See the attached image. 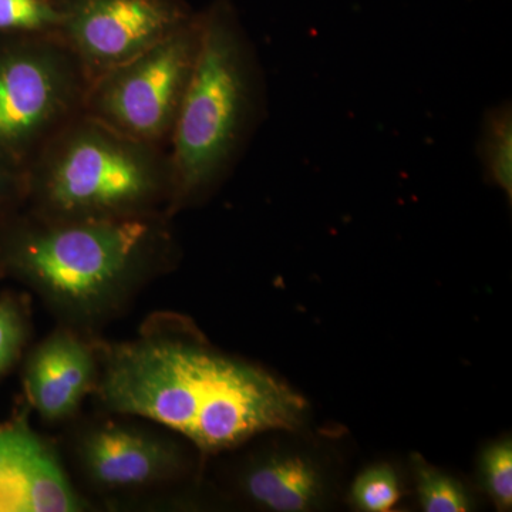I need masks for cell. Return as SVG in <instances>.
Segmentation results:
<instances>
[{"mask_svg": "<svg viewBox=\"0 0 512 512\" xmlns=\"http://www.w3.org/2000/svg\"><path fill=\"white\" fill-rule=\"evenodd\" d=\"M97 350L93 394L106 412L153 421L202 453L298 429L305 417V400L265 370L156 326Z\"/></svg>", "mask_w": 512, "mask_h": 512, "instance_id": "1", "label": "cell"}, {"mask_svg": "<svg viewBox=\"0 0 512 512\" xmlns=\"http://www.w3.org/2000/svg\"><path fill=\"white\" fill-rule=\"evenodd\" d=\"M170 220H55L22 208L0 221V276L35 293L60 326L87 336L173 265Z\"/></svg>", "mask_w": 512, "mask_h": 512, "instance_id": "2", "label": "cell"}, {"mask_svg": "<svg viewBox=\"0 0 512 512\" xmlns=\"http://www.w3.org/2000/svg\"><path fill=\"white\" fill-rule=\"evenodd\" d=\"M200 19V49L167 147L171 217L220 190L268 116L264 69L234 5L215 0Z\"/></svg>", "mask_w": 512, "mask_h": 512, "instance_id": "3", "label": "cell"}, {"mask_svg": "<svg viewBox=\"0 0 512 512\" xmlns=\"http://www.w3.org/2000/svg\"><path fill=\"white\" fill-rule=\"evenodd\" d=\"M167 148L80 114L26 170V210L55 220L170 215ZM173 218V217H171Z\"/></svg>", "mask_w": 512, "mask_h": 512, "instance_id": "4", "label": "cell"}, {"mask_svg": "<svg viewBox=\"0 0 512 512\" xmlns=\"http://www.w3.org/2000/svg\"><path fill=\"white\" fill-rule=\"evenodd\" d=\"M90 79L56 33L0 35V160L28 170L84 113Z\"/></svg>", "mask_w": 512, "mask_h": 512, "instance_id": "5", "label": "cell"}, {"mask_svg": "<svg viewBox=\"0 0 512 512\" xmlns=\"http://www.w3.org/2000/svg\"><path fill=\"white\" fill-rule=\"evenodd\" d=\"M200 12L90 83L84 114L124 136L168 147L200 49Z\"/></svg>", "mask_w": 512, "mask_h": 512, "instance_id": "6", "label": "cell"}, {"mask_svg": "<svg viewBox=\"0 0 512 512\" xmlns=\"http://www.w3.org/2000/svg\"><path fill=\"white\" fill-rule=\"evenodd\" d=\"M56 35L90 83L183 28L197 12L185 0H56Z\"/></svg>", "mask_w": 512, "mask_h": 512, "instance_id": "7", "label": "cell"}, {"mask_svg": "<svg viewBox=\"0 0 512 512\" xmlns=\"http://www.w3.org/2000/svg\"><path fill=\"white\" fill-rule=\"evenodd\" d=\"M74 457L84 478L103 493L148 490L174 480L184 468L175 441L114 420L84 427L74 440Z\"/></svg>", "mask_w": 512, "mask_h": 512, "instance_id": "8", "label": "cell"}, {"mask_svg": "<svg viewBox=\"0 0 512 512\" xmlns=\"http://www.w3.org/2000/svg\"><path fill=\"white\" fill-rule=\"evenodd\" d=\"M86 503L46 440L23 420L0 424V512H76Z\"/></svg>", "mask_w": 512, "mask_h": 512, "instance_id": "9", "label": "cell"}, {"mask_svg": "<svg viewBox=\"0 0 512 512\" xmlns=\"http://www.w3.org/2000/svg\"><path fill=\"white\" fill-rule=\"evenodd\" d=\"M99 350L83 333L60 326L26 359L23 387L43 420L60 423L79 412L99 379Z\"/></svg>", "mask_w": 512, "mask_h": 512, "instance_id": "10", "label": "cell"}, {"mask_svg": "<svg viewBox=\"0 0 512 512\" xmlns=\"http://www.w3.org/2000/svg\"><path fill=\"white\" fill-rule=\"evenodd\" d=\"M242 488L249 500L276 512H303L322 503L325 480L318 464L299 453H274L247 468Z\"/></svg>", "mask_w": 512, "mask_h": 512, "instance_id": "11", "label": "cell"}, {"mask_svg": "<svg viewBox=\"0 0 512 512\" xmlns=\"http://www.w3.org/2000/svg\"><path fill=\"white\" fill-rule=\"evenodd\" d=\"M477 156L488 184L512 200V104L504 100L485 110Z\"/></svg>", "mask_w": 512, "mask_h": 512, "instance_id": "12", "label": "cell"}, {"mask_svg": "<svg viewBox=\"0 0 512 512\" xmlns=\"http://www.w3.org/2000/svg\"><path fill=\"white\" fill-rule=\"evenodd\" d=\"M56 0H0V35H46L59 30Z\"/></svg>", "mask_w": 512, "mask_h": 512, "instance_id": "13", "label": "cell"}, {"mask_svg": "<svg viewBox=\"0 0 512 512\" xmlns=\"http://www.w3.org/2000/svg\"><path fill=\"white\" fill-rule=\"evenodd\" d=\"M28 302L18 293L0 295V376L19 362L30 339Z\"/></svg>", "mask_w": 512, "mask_h": 512, "instance_id": "14", "label": "cell"}, {"mask_svg": "<svg viewBox=\"0 0 512 512\" xmlns=\"http://www.w3.org/2000/svg\"><path fill=\"white\" fill-rule=\"evenodd\" d=\"M414 476L421 507L427 512H464L471 510L470 497L463 485L437 468L414 457Z\"/></svg>", "mask_w": 512, "mask_h": 512, "instance_id": "15", "label": "cell"}, {"mask_svg": "<svg viewBox=\"0 0 512 512\" xmlns=\"http://www.w3.org/2000/svg\"><path fill=\"white\" fill-rule=\"evenodd\" d=\"M399 498V480L387 466L367 468L353 483L352 501L362 511H390Z\"/></svg>", "mask_w": 512, "mask_h": 512, "instance_id": "16", "label": "cell"}, {"mask_svg": "<svg viewBox=\"0 0 512 512\" xmlns=\"http://www.w3.org/2000/svg\"><path fill=\"white\" fill-rule=\"evenodd\" d=\"M485 490L501 510L512 505V446L510 440L493 444L481 460Z\"/></svg>", "mask_w": 512, "mask_h": 512, "instance_id": "17", "label": "cell"}, {"mask_svg": "<svg viewBox=\"0 0 512 512\" xmlns=\"http://www.w3.org/2000/svg\"><path fill=\"white\" fill-rule=\"evenodd\" d=\"M26 173L0 160V221L25 207Z\"/></svg>", "mask_w": 512, "mask_h": 512, "instance_id": "18", "label": "cell"}]
</instances>
